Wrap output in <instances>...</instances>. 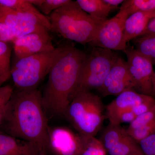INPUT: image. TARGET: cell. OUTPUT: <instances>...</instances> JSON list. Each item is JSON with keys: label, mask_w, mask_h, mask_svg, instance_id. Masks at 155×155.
<instances>
[{"label": "cell", "mask_w": 155, "mask_h": 155, "mask_svg": "<svg viewBox=\"0 0 155 155\" xmlns=\"http://www.w3.org/2000/svg\"><path fill=\"white\" fill-rule=\"evenodd\" d=\"M2 125L8 134L46 151L49 126L38 89L14 93Z\"/></svg>", "instance_id": "6da1fadb"}, {"label": "cell", "mask_w": 155, "mask_h": 155, "mask_svg": "<svg viewBox=\"0 0 155 155\" xmlns=\"http://www.w3.org/2000/svg\"><path fill=\"white\" fill-rule=\"evenodd\" d=\"M86 54L73 46H62L42 94L45 110L54 115L64 116L75 94Z\"/></svg>", "instance_id": "7a4b0ae2"}, {"label": "cell", "mask_w": 155, "mask_h": 155, "mask_svg": "<svg viewBox=\"0 0 155 155\" xmlns=\"http://www.w3.org/2000/svg\"><path fill=\"white\" fill-rule=\"evenodd\" d=\"M48 18L51 31L81 45L90 44L93 40L102 22L92 18L73 1L54 11Z\"/></svg>", "instance_id": "3957f363"}, {"label": "cell", "mask_w": 155, "mask_h": 155, "mask_svg": "<svg viewBox=\"0 0 155 155\" xmlns=\"http://www.w3.org/2000/svg\"><path fill=\"white\" fill-rule=\"evenodd\" d=\"M105 108L99 96L91 91H79L72 98L64 116L78 133L96 136L106 119Z\"/></svg>", "instance_id": "277c9868"}, {"label": "cell", "mask_w": 155, "mask_h": 155, "mask_svg": "<svg viewBox=\"0 0 155 155\" xmlns=\"http://www.w3.org/2000/svg\"><path fill=\"white\" fill-rule=\"evenodd\" d=\"M62 49V47H60L50 51L17 59L11 66V75L17 90L25 91L37 89L48 75Z\"/></svg>", "instance_id": "5b68a950"}, {"label": "cell", "mask_w": 155, "mask_h": 155, "mask_svg": "<svg viewBox=\"0 0 155 155\" xmlns=\"http://www.w3.org/2000/svg\"><path fill=\"white\" fill-rule=\"evenodd\" d=\"M119 57L115 51L93 47L84 61L74 95L79 91L98 90Z\"/></svg>", "instance_id": "8992f818"}, {"label": "cell", "mask_w": 155, "mask_h": 155, "mask_svg": "<svg viewBox=\"0 0 155 155\" xmlns=\"http://www.w3.org/2000/svg\"><path fill=\"white\" fill-rule=\"evenodd\" d=\"M124 53L127 57L129 71L135 83L134 90L141 94L155 96L153 61L138 52L129 43Z\"/></svg>", "instance_id": "52a82bcc"}, {"label": "cell", "mask_w": 155, "mask_h": 155, "mask_svg": "<svg viewBox=\"0 0 155 155\" xmlns=\"http://www.w3.org/2000/svg\"><path fill=\"white\" fill-rule=\"evenodd\" d=\"M128 17L124 11L119 10L113 18L103 21L89 45L92 47L125 52L127 44L124 40V26Z\"/></svg>", "instance_id": "ba28073f"}, {"label": "cell", "mask_w": 155, "mask_h": 155, "mask_svg": "<svg viewBox=\"0 0 155 155\" xmlns=\"http://www.w3.org/2000/svg\"><path fill=\"white\" fill-rule=\"evenodd\" d=\"M80 134L63 126L49 127L46 152L51 155H80Z\"/></svg>", "instance_id": "9c48e42d"}, {"label": "cell", "mask_w": 155, "mask_h": 155, "mask_svg": "<svg viewBox=\"0 0 155 155\" xmlns=\"http://www.w3.org/2000/svg\"><path fill=\"white\" fill-rule=\"evenodd\" d=\"M134 86L127 61L119 56L97 91L104 97H117L126 91L134 90Z\"/></svg>", "instance_id": "30bf717a"}, {"label": "cell", "mask_w": 155, "mask_h": 155, "mask_svg": "<svg viewBox=\"0 0 155 155\" xmlns=\"http://www.w3.org/2000/svg\"><path fill=\"white\" fill-rule=\"evenodd\" d=\"M49 31L33 32L22 35L13 42L14 54L17 59L54 49Z\"/></svg>", "instance_id": "8fae6325"}, {"label": "cell", "mask_w": 155, "mask_h": 155, "mask_svg": "<svg viewBox=\"0 0 155 155\" xmlns=\"http://www.w3.org/2000/svg\"><path fill=\"white\" fill-rule=\"evenodd\" d=\"M153 97L138 93L134 90L126 91L116 97L106 106V119L109 123L119 125V119L133 108Z\"/></svg>", "instance_id": "7c38bea8"}, {"label": "cell", "mask_w": 155, "mask_h": 155, "mask_svg": "<svg viewBox=\"0 0 155 155\" xmlns=\"http://www.w3.org/2000/svg\"><path fill=\"white\" fill-rule=\"evenodd\" d=\"M41 152L30 143L0 131V155H39Z\"/></svg>", "instance_id": "4fadbf2b"}, {"label": "cell", "mask_w": 155, "mask_h": 155, "mask_svg": "<svg viewBox=\"0 0 155 155\" xmlns=\"http://www.w3.org/2000/svg\"><path fill=\"white\" fill-rule=\"evenodd\" d=\"M155 17V11L137 12L130 15L125 20L124 40L126 44L141 36L150 20Z\"/></svg>", "instance_id": "5bb4252c"}, {"label": "cell", "mask_w": 155, "mask_h": 155, "mask_svg": "<svg viewBox=\"0 0 155 155\" xmlns=\"http://www.w3.org/2000/svg\"><path fill=\"white\" fill-rule=\"evenodd\" d=\"M81 8L95 20L102 22L116 8L105 2L104 0H77Z\"/></svg>", "instance_id": "9a60e30c"}, {"label": "cell", "mask_w": 155, "mask_h": 155, "mask_svg": "<svg viewBox=\"0 0 155 155\" xmlns=\"http://www.w3.org/2000/svg\"><path fill=\"white\" fill-rule=\"evenodd\" d=\"M127 134L121 125L109 123L103 130L99 140L107 152Z\"/></svg>", "instance_id": "2e32d148"}, {"label": "cell", "mask_w": 155, "mask_h": 155, "mask_svg": "<svg viewBox=\"0 0 155 155\" xmlns=\"http://www.w3.org/2000/svg\"><path fill=\"white\" fill-rule=\"evenodd\" d=\"M107 153L110 155H144L139 143L128 134L108 151Z\"/></svg>", "instance_id": "e0dca14e"}, {"label": "cell", "mask_w": 155, "mask_h": 155, "mask_svg": "<svg viewBox=\"0 0 155 155\" xmlns=\"http://www.w3.org/2000/svg\"><path fill=\"white\" fill-rule=\"evenodd\" d=\"M132 41L134 47L138 52L155 63V35L139 37Z\"/></svg>", "instance_id": "ac0fdd59"}, {"label": "cell", "mask_w": 155, "mask_h": 155, "mask_svg": "<svg viewBox=\"0 0 155 155\" xmlns=\"http://www.w3.org/2000/svg\"><path fill=\"white\" fill-rule=\"evenodd\" d=\"M119 10L124 11L129 17L137 12L155 11V0H126Z\"/></svg>", "instance_id": "d6986e66"}, {"label": "cell", "mask_w": 155, "mask_h": 155, "mask_svg": "<svg viewBox=\"0 0 155 155\" xmlns=\"http://www.w3.org/2000/svg\"><path fill=\"white\" fill-rule=\"evenodd\" d=\"M81 136L82 144L80 155H107V152L99 139L96 136Z\"/></svg>", "instance_id": "ffe728a7"}, {"label": "cell", "mask_w": 155, "mask_h": 155, "mask_svg": "<svg viewBox=\"0 0 155 155\" xmlns=\"http://www.w3.org/2000/svg\"><path fill=\"white\" fill-rule=\"evenodd\" d=\"M11 51L9 43L0 41V79L4 82L11 77Z\"/></svg>", "instance_id": "44dd1931"}, {"label": "cell", "mask_w": 155, "mask_h": 155, "mask_svg": "<svg viewBox=\"0 0 155 155\" xmlns=\"http://www.w3.org/2000/svg\"><path fill=\"white\" fill-rule=\"evenodd\" d=\"M0 21L11 28L17 38L21 36L20 21L16 11L0 5Z\"/></svg>", "instance_id": "7402d4cb"}, {"label": "cell", "mask_w": 155, "mask_h": 155, "mask_svg": "<svg viewBox=\"0 0 155 155\" xmlns=\"http://www.w3.org/2000/svg\"><path fill=\"white\" fill-rule=\"evenodd\" d=\"M13 94L14 89L10 85L0 87V126L5 119Z\"/></svg>", "instance_id": "603a6c76"}, {"label": "cell", "mask_w": 155, "mask_h": 155, "mask_svg": "<svg viewBox=\"0 0 155 155\" xmlns=\"http://www.w3.org/2000/svg\"><path fill=\"white\" fill-rule=\"evenodd\" d=\"M155 122V105L149 110L140 115L129 123L126 128L127 131L134 130Z\"/></svg>", "instance_id": "cb8c5ba5"}, {"label": "cell", "mask_w": 155, "mask_h": 155, "mask_svg": "<svg viewBox=\"0 0 155 155\" xmlns=\"http://www.w3.org/2000/svg\"><path fill=\"white\" fill-rule=\"evenodd\" d=\"M0 5L16 11L37 12L39 11L28 0H0Z\"/></svg>", "instance_id": "d4e9b609"}, {"label": "cell", "mask_w": 155, "mask_h": 155, "mask_svg": "<svg viewBox=\"0 0 155 155\" xmlns=\"http://www.w3.org/2000/svg\"><path fill=\"white\" fill-rule=\"evenodd\" d=\"M71 0H43L38 7L45 16L50 15L54 11L69 3ZM48 17V16H47Z\"/></svg>", "instance_id": "484cf974"}, {"label": "cell", "mask_w": 155, "mask_h": 155, "mask_svg": "<svg viewBox=\"0 0 155 155\" xmlns=\"http://www.w3.org/2000/svg\"><path fill=\"white\" fill-rule=\"evenodd\" d=\"M127 133L135 140L139 143L155 131V122L134 130L127 131Z\"/></svg>", "instance_id": "4316f807"}, {"label": "cell", "mask_w": 155, "mask_h": 155, "mask_svg": "<svg viewBox=\"0 0 155 155\" xmlns=\"http://www.w3.org/2000/svg\"><path fill=\"white\" fill-rule=\"evenodd\" d=\"M139 144L144 155H155V131Z\"/></svg>", "instance_id": "83f0119b"}, {"label": "cell", "mask_w": 155, "mask_h": 155, "mask_svg": "<svg viewBox=\"0 0 155 155\" xmlns=\"http://www.w3.org/2000/svg\"><path fill=\"white\" fill-rule=\"evenodd\" d=\"M17 38L13 30L0 21V41L8 43H13Z\"/></svg>", "instance_id": "f1b7e54d"}, {"label": "cell", "mask_w": 155, "mask_h": 155, "mask_svg": "<svg viewBox=\"0 0 155 155\" xmlns=\"http://www.w3.org/2000/svg\"><path fill=\"white\" fill-rule=\"evenodd\" d=\"M150 35H155V17L150 20L145 30L140 36Z\"/></svg>", "instance_id": "f546056e"}, {"label": "cell", "mask_w": 155, "mask_h": 155, "mask_svg": "<svg viewBox=\"0 0 155 155\" xmlns=\"http://www.w3.org/2000/svg\"><path fill=\"white\" fill-rule=\"evenodd\" d=\"M104 1L109 5L116 8H118V6L122 5L124 2V0H104Z\"/></svg>", "instance_id": "4dcf8cb0"}, {"label": "cell", "mask_w": 155, "mask_h": 155, "mask_svg": "<svg viewBox=\"0 0 155 155\" xmlns=\"http://www.w3.org/2000/svg\"><path fill=\"white\" fill-rule=\"evenodd\" d=\"M4 83H5V82H4L2 80L0 79V87L2 86V84Z\"/></svg>", "instance_id": "1f68e13d"}, {"label": "cell", "mask_w": 155, "mask_h": 155, "mask_svg": "<svg viewBox=\"0 0 155 155\" xmlns=\"http://www.w3.org/2000/svg\"><path fill=\"white\" fill-rule=\"evenodd\" d=\"M46 155H48V154L47 153H46Z\"/></svg>", "instance_id": "d6a6232c"}, {"label": "cell", "mask_w": 155, "mask_h": 155, "mask_svg": "<svg viewBox=\"0 0 155 155\" xmlns=\"http://www.w3.org/2000/svg\"></svg>", "instance_id": "836d02e7"}]
</instances>
